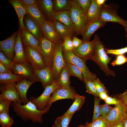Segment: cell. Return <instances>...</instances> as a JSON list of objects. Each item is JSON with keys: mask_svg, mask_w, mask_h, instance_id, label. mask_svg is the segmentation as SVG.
<instances>
[{"mask_svg": "<svg viewBox=\"0 0 127 127\" xmlns=\"http://www.w3.org/2000/svg\"><path fill=\"white\" fill-rule=\"evenodd\" d=\"M11 105L16 115L24 120H30L33 122L40 123L43 122V115L48 111L52 106H48L44 109L40 110L30 100L23 105L16 102H12Z\"/></svg>", "mask_w": 127, "mask_h": 127, "instance_id": "6da1fadb", "label": "cell"}, {"mask_svg": "<svg viewBox=\"0 0 127 127\" xmlns=\"http://www.w3.org/2000/svg\"><path fill=\"white\" fill-rule=\"evenodd\" d=\"M94 38L95 41V54L91 60L99 66L106 76L110 75L115 77V72L110 69L108 66V64L110 63L111 58L107 55L104 46L100 41L99 37L95 34Z\"/></svg>", "mask_w": 127, "mask_h": 127, "instance_id": "7a4b0ae2", "label": "cell"}, {"mask_svg": "<svg viewBox=\"0 0 127 127\" xmlns=\"http://www.w3.org/2000/svg\"><path fill=\"white\" fill-rule=\"evenodd\" d=\"M70 11L71 18L74 28L75 35H82L89 23L86 14L81 10L74 0H72Z\"/></svg>", "mask_w": 127, "mask_h": 127, "instance_id": "3957f363", "label": "cell"}, {"mask_svg": "<svg viewBox=\"0 0 127 127\" xmlns=\"http://www.w3.org/2000/svg\"><path fill=\"white\" fill-rule=\"evenodd\" d=\"M63 54L65 61L69 62L78 67L81 71L83 81L90 80L93 81L97 79L96 75L91 72L86 64V61L75 55L72 51L63 50Z\"/></svg>", "mask_w": 127, "mask_h": 127, "instance_id": "277c9868", "label": "cell"}, {"mask_svg": "<svg viewBox=\"0 0 127 127\" xmlns=\"http://www.w3.org/2000/svg\"><path fill=\"white\" fill-rule=\"evenodd\" d=\"M63 40H62L56 44L52 66L51 69L53 78L56 81L61 71L65 66V61L63 54Z\"/></svg>", "mask_w": 127, "mask_h": 127, "instance_id": "5b68a950", "label": "cell"}, {"mask_svg": "<svg viewBox=\"0 0 127 127\" xmlns=\"http://www.w3.org/2000/svg\"><path fill=\"white\" fill-rule=\"evenodd\" d=\"M61 88L56 81L46 87L42 94L37 97H32L30 100L40 110L44 109L47 107V104L49 100L51 95L57 89Z\"/></svg>", "mask_w": 127, "mask_h": 127, "instance_id": "8992f818", "label": "cell"}, {"mask_svg": "<svg viewBox=\"0 0 127 127\" xmlns=\"http://www.w3.org/2000/svg\"><path fill=\"white\" fill-rule=\"evenodd\" d=\"M56 44L43 37L40 40L39 52L42 56L46 65L51 69Z\"/></svg>", "mask_w": 127, "mask_h": 127, "instance_id": "52a82bcc", "label": "cell"}, {"mask_svg": "<svg viewBox=\"0 0 127 127\" xmlns=\"http://www.w3.org/2000/svg\"><path fill=\"white\" fill-rule=\"evenodd\" d=\"M99 17L106 22L117 23L122 25L124 28L127 27V21L120 17L115 9L110 5L104 3L101 6Z\"/></svg>", "mask_w": 127, "mask_h": 127, "instance_id": "ba28073f", "label": "cell"}, {"mask_svg": "<svg viewBox=\"0 0 127 127\" xmlns=\"http://www.w3.org/2000/svg\"><path fill=\"white\" fill-rule=\"evenodd\" d=\"M23 47L28 61L34 70L41 69L47 66L42 56L38 51L30 47Z\"/></svg>", "mask_w": 127, "mask_h": 127, "instance_id": "9c48e42d", "label": "cell"}, {"mask_svg": "<svg viewBox=\"0 0 127 127\" xmlns=\"http://www.w3.org/2000/svg\"><path fill=\"white\" fill-rule=\"evenodd\" d=\"M95 51V41L94 39L91 41H83L80 45L74 49L72 52L76 55L86 61L91 60Z\"/></svg>", "mask_w": 127, "mask_h": 127, "instance_id": "30bf717a", "label": "cell"}, {"mask_svg": "<svg viewBox=\"0 0 127 127\" xmlns=\"http://www.w3.org/2000/svg\"><path fill=\"white\" fill-rule=\"evenodd\" d=\"M13 72L16 75L21 76L30 81H39L34 73V69L28 63H17L14 62Z\"/></svg>", "mask_w": 127, "mask_h": 127, "instance_id": "8fae6325", "label": "cell"}, {"mask_svg": "<svg viewBox=\"0 0 127 127\" xmlns=\"http://www.w3.org/2000/svg\"><path fill=\"white\" fill-rule=\"evenodd\" d=\"M127 107L121 101L115 106L106 119L113 125L122 122L127 117Z\"/></svg>", "mask_w": 127, "mask_h": 127, "instance_id": "7c38bea8", "label": "cell"}, {"mask_svg": "<svg viewBox=\"0 0 127 127\" xmlns=\"http://www.w3.org/2000/svg\"><path fill=\"white\" fill-rule=\"evenodd\" d=\"M16 83L1 84L0 87V100H7L21 104L22 102L16 88Z\"/></svg>", "mask_w": 127, "mask_h": 127, "instance_id": "4fadbf2b", "label": "cell"}, {"mask_svg": "<svg viewBox=\"0 0 127 127\" xmlns=\"http://www.w3.org/2000/svg\"><path fill=\"white\" fill-rule=\"evenodd\" d=\"M23 23L26 30L37 39L40 40L44 37L41 25L28 13L26 14L24 17Z\"/></svg>", "mask_w": 127, "mask_h": 127, "instance_id": "5bb4252c", "label": "cell"}, {"mask_svg": "<svg viewBox=\"0 0 127 127\" xmlns=\"http://www.w3.org/2000/svg\"><path fill=\"white\" fill-rule=\"evenodd\" d=\"M18 33V32L16 31L11 36L0 41V51L12 61L15 56V47Z\"/></svg>", "mask_w": 127, "mask_h": 127, "instance_id": "9a60e30c", "label": "cell"}, {"mask_svg": "<svg viewBox=\"0 0 127 127\" xmlns=\"http://www.w3.org/2000/svg\"><path fill=\"white\" fill-rule=\"evenodd\" d=\"M77 94L73 87L69 89L61 88L57 89L52 93L47 104V107L52 105L53 102L58 100L65 99H74Z\"/></svg>", "mask_w": 127, "mask_h": 127, "instance_id": "2e32d148", "label": "cell"}, {"mask_svg": "<svg viewBox=\"0 0 127 127\" xmlns=\"http://www.w3.org/2000/svg\"><path fill=\"white\" fill-rule=\"evenodd\" d=\"M41 26L44 37L55 44L63 40L56 32L52 21L46 20Z\"/></svg>", "mask_w": 127, "mask_h": 127, "instance_id": "e0dca14e", "label": "cell"}, {"mask_svg": "<svg viewBox=\"0 0 127 127\" xmlns=\"http://www.w3.org/2000/svg\"><path fill=\"white\" fill-rule=\"evenodd\" d=\"M34 73L39 82L45 88L55 81L53 76L50 68L48 66L40 69L34 70Z\"/></svg>", "mask_w": 127, "mask_h": 127, "instance_id": "ac0fdd59", "label": "cell"}, {"mask_svg": "<svg viewBox=\"0 0 127 127\" xmlns=\"http://www.w3.org/2000/svg\"><path fill=\"white\" fill-rule=\"evenodd\" d=\"M49 18L52 22L58 21L66 25L75 35L74 28L71 18L70 11H56Z\"/></svg>", "mask_w": 127, "mask_h": 127, "instance_id": "d6986e66", "label": "cell"}, {"mask_svg": "<svg viewBox=\"0 0 127 127\" xmlns=\"http://www.w3.org/2000/svg\"><path fill=\"white\" fill-rule=\"evenodd\" d=\"M15 56L13 62L15 63H24L28 62L24 50L21 39L20 30L18 31L15 47Z\"/></svg>", "mask_w": 127, "mask_h": 127, "instance_id": "ffe728a7", "label": "cell"}, {"mask_svg": "<svg viewBox=\"0 0 127 127\" xmlns=\"http://www.w3.org/2000/svg\"><path fill=\"white\" fill-rule=\"evenodd\" d=\"M106 23L99 17L89 23L82 35V40L89 41L93 34L99 28L103 27Z\"/></svg>", "mask_w": 127, "mask_h": 127, "instance_id": "44dd1931", "label": "cell"}, {"mask_svg": "<svg viewBox=\"0 0 127 127\" xmlns=\"http://www.w3.org/2000/svg\"><path fill=\"white\" fill-rule=\"evenodd\" d=\"M21 39L24 46L32 47L38 51L40 40L37 39L33 35L26 30L20 29Z\"/></svg>", "mask_w": 127, "mask_h": 127, "instance_id": "7402d4cb", "label": "cell"}, {"mask_svg": "<svg viewBox=\"0 0 127 127\" xmlns=\"http://www.w3.org/2000/svg\"><path fill=\"white\" fill-rule=\"evenodd\" d=\"M35 82L24 79L21 81L16 83V88L19 94L20 99L23 104H26L30 101L27 96V92L30 86Z\"/></svg>", "mask_w": 127, "mask_h": 127, "instance_id": "603a6c76", "label": "cell"}, {"mask_svg": "<svg viewBox=\"0 0 127 127\" xmlns=\"http://www.w3.org/2000/svg\"><path fill=\"white\" fill-rule=\"evenodd\" d=\"M8 1L13 7L17 15L20 29L26 30L23 23L24 17L28 14L26 10L20 0H10Z\"/></svg>", "mask_w": 127, "mask_h": 127, "instance_id": "cb8c5ba5", "label": "cell"}, {"mask_svg": "<svg viewBox=\"0 0 127 127\" xmlns=\"http://www.w3.org/2000/svg\"><path fill=\"white\" fill-rule=\"evenodd\" d=\"M22 4L28 13L38 21L41 25L46 20L37 4L32 5Z\"/></svg>", "mask_w": 127, "mask_h": 127, "instance_id": "d4e9b609", "label": "cell"}, {"mask_svg": "<svg viewBox=\"0 0 127 127\" xmlns=\"http://www.w3.org/2000/svg\"><path fill=\"white\" fill-rule=\"evenodd\" d=\"M53 0H38L37 5L42 12L49 18L56 11L54 10Z\"/></svg>", "mask_w": 127, "mask_h": 127, "instance_id": "484cf974", "label": "cell"}, {"mask_svg": "<svg viewBox=\"0 0 127 127\" xmlns=\"http://www.w3.org/2000/svg\"><path fill=\"white\" fill-rule=\"evenodd\" d=\"M56 30L61 39L63 40L65 37H69L73 38L75 35L69 28L61 22L56 20L52 21Z\"/></svg>", "mask_w": 127, "mask_h": 127, "instance_id": "4316f807", "label": "cell"}, {"mask_svg": "<svg viewBox=\"0 0 127 127\" xmlns=\"http://www.w3.org/2000/svg\"><path fill=\"white\" fill-rule=\"evenodd\" d=\"M70 76L67 69L65 66L61 71L56 81L61 88L67 89L72 88V87L70 85Z\"/></svg>", "mask_w": 127, "mask_h": 127, "instance_id": "83f0119b", "label": "cell"}, {"mask_svg": "<svg viewBox=\"0 0 127 127\" xmlns=\"http://www.w3.org/2000/svg\"><path fill=\"white\" fill-rule=\"evenodd\" d=\"M101 6L97 4L96 0H91V5L86 14L89 23L99 17Z\"/></svg>", "mask_w": 127, "mask_h": 127, "instance_id": "f1b7e54d", "label": "cell"}, {"mask_svg": "<svg viewBox=\"0 0 127 127\" xmlns=\"http://www.w3.org/2000/svg\"><path fill=\"white\" fill-rule=\"evenodd\" d=\"M24 79L22 76L13 73L0 74V83L1 84L17 83Z\"/></svg>", "mask_w": 127, "mask_h": 127, "instance_id": "f546056e", "label": "cell"}, {"mask_svg": "<svg viewBox=\"0 0 127 127\" xmlns=\"http://www.w3.org/2000/svg\"><path fill=\"white\" fill-rule=\"evenodd\" d=\"M85 100V98L84 96L80 95L77 94L71 106L63 115L74 114L75 112L81 108L84 103Z\"/></svg>", "mask_w": 127, "mask_h": 127, "instance_id": "4dcf8cb0", "label": "cell"}, {"mask_svg": "<svg viewBox=\"0 0 127 127\" xmlns=\"http://www.w3.org/2000/svg\"><path fill=\"white\" fill-rule=\"evenodd\" d=\"M56 11H70L71 6L72 0H53Z\"/></svg>", "mask_w": 127, "mask_h": 127, "instance_id": "1f68e13d", "label": "cell"}, {"mask_svg": "<svg viewBox=\"0 0 127 127\" xmlns=\"http://www.w3.org/2000/svg\"><path fill=\"white\" fill-rule=\"evenodd\" d=\"M85 126L86 127H112L114 125L101 115L93 122L90 123L87 122Z\"/></svg>", "mask_w": 127, "mask_h": 127, "instance_id": "d6a6232c", "label": "cell"}, {"mask_svg": "<svg viewBox=\"0 0 127 127\" xmlns=\"http://www.w3.org/2000/svg\"><path fill=\"white\" fill-rule=\"evenodd\" d=\"M65 66L67 68L71 76H75L80 80L83 81V77L81 71L78 67L67 61H65Z\"/></svg>", "mask_w": 127, "mask_h": 127, "instance_id": "836d02e7", "label": "cell"}, {"mask_svg": "<svg viewBox=\"0 0 127 127\" xmlns=\"http://www.w3.org/2000/svg\"><path fill=\"white\" fill-rule=\"evenodd\" d=\"M13 123V120L10 116L9 111L0 112V124L2 127H9Z\"/></svg>", "mask_w": 127, "mask_h": 127, "instance_id": "e575fe53", "label": "cell"}, {"mask_svg": "<svg viewBox=\"0 0 127 127\" xmlns=\"http://www.w3.org/2000/svg\"><path fill=\"white\" fill-rule=\"evenodd\" d=\"M100 100L99 97H94V109L92 122L95 121L101 115L100 104Z\"/></svg>", "mask_w": 127, "mask_h": 127, "instance_id": "d590c367", "label": "cell"}, {"mask_svg": "<svg viewBox=\"0 0 127 127\" xmlns=\"http://www.w3.org/2000/svg\"><path fill=\"white\" fill-rule=\"evenodd\" d=\"M86 88V92L94 97H98V93L93 81L90 80L83 81Z\"/></svg>", "mask_w": 127, "mask_h": 127, "instance_id": "8d00e7d4", "label": "cell"}, {"mask_svg": "<svg viewBox=\"0 0 127 127\" xmlns=\"http://www.w3.org/2000/svg\"><path fill=\"white\" fill-rule=\"evenodd\" d=\"M0 62L8 69L13 72L14 62L7 57L1 51L0 52Z\"/></svg>", "mask_w": 127, "mask_h": 127, "instance_id": "74e56055", "label": "cell"}, {"mask_svg": "<svg viewBox=\"0 0 127 127\" xmlns=\"http://www.w3.org/2000/svg\"><path fill=\"white\" fill-rule=\"evenodd\" d=\"M79 5L81 10L87 14L91 3V0H74Z\"/></svg>", "mask_w": 127, "mask_h": 127, "instance_id": "f35d334b", "label": "cell"}, {"mask_svg": "<svg viewBox=\"0 0 127 127\" xmlns=\"http://www.w3.org/2000/svg\"><path fill=\"white\" fill-rule=\"evenodd\" d=\"M63 50L65 51H72L74 48L72 38L69 37H65L63 44Z\"/></svg>", "mask_w": 127, "mask_h": 127, "instance_id": "ab89813d", "label": "cell"}, {"mask_svg": "<svg viewBox=\"0 0 127 127\" xmlns=\"http://www.w3.org/2000/svg\"><path fill=\"white\" fill-rule=\"evenodd\" d=\"M93 82L98 94L104 92L108 93L104 84L101 82L98 78H97Z\"/></svg>", "mask_w": 127, "mask_h": 127, "instance_id": "60d3db41", "label": "cell"}, {"mask_svg": "<svg viewBox=\"0 0 127 127\" xmlns=\"http://www.w3.org/2000/svg\"><path fill=\"white\" fill-rule=\"evenodd\" d=\"M100 107L101 115L106 119L113 107L105 103L103 105H100Z\"/></svg>", "mask_w": 127, "mask_h": 127, "instance_id": "b9f144b4", "label": "cell"}, {"mask_svg": "<svg viewBox=\"0 0 127 127\" xmlns=\"http://www.w3.org/2000/svg\"><path fill=\"white\" fill-rule=\"evenodd\" d=\"M127 62V58L124 55H120L117 56L116 59L111 63L113 66L123 64Z\"/></svg>", "mask_w": 127, "mask_h": 127, "instance_id": "7bdbcfd3", "label": "cell"}, {"mask_svg": "<svg viewBox=\"0 0 127 127\" xmlns=\"http://www.w3.org/2000/svg\"><path fill=\"white\" fill-rule=\"evenodd\" d=\"M107 54H111L118 55H124L127 52V47L116 49H106Z\"/></svg>", "mask_w": 127, "mask_h": 127, "instance_id": "ee69618b", "label": "cell"}, {"mask_svg": "<svg viewBox=\"0 0 127 127\" xmlns=\"http://www.w3.org/2000/svg\"><path fill=\"white\" fill-rule=\"evenodd\" d=\"M73 114H71L66 115H63L60 116L61 119V127H68Z\"/></svg>", "mask_w": 127, "mask_h": 127, "instance_id": "f6af8a7d", "label": "cell"}, {"mask_svg": "<svg viewBox=\"0 0 127 127\" xmlns=\"http://www.w3.org/2000/svg\"><path fill=\"white\" fill-rule=\"evenodd\" d=\"M12 102L7 100H0V112L9 111V107Z\"/></svg>", "mask_w": 127, "mask_h": 127, "instance_id": "bcb514c9", "label": "cell"}, {"mask_svg": "<svg viewBox=\"0 0 127 127\" xmlns=\"http://www.w3.org/2000/svg\"><path fill=\"white\" fill-rule=\"evenodd\" d=\"M114 97L127 107V91H126L122 93L116 95Z\"/></svg>", "mask_w": 127, "mask_h": 127, "instance_id": "7dc6e473", "label": "cell"}, {"mask_svg": "<svg viewBox=\"0 0 127 127\" xmlns=\"http://www.w3.org/2000/svg\"><path fill=\"white\" fill-rule=\"evenodd\" d=\"M104 101L106 104L108 105H114L115 106L118 105L121 102L115 97H112L109 96Z\"/></svg>", "mask_w": 127, "mask_h": 127, "instance_id": "c3c4849f", "label": "cell"}, {"mask_svg": "<svg viewBox=\"0 0 127 127\" xmlns=\"http://www.w3.org/2000/svg\"><path fill=\"white\" fill-rule=\"evenodd\" d=\"M72 42L74 49H75L80 45L83 42V40L74 36L72 38Z\"/></svg>", "mask_w": 127, "mask_h": 127, "instance_id": "681fc988", "label": "cell"}, {"mask_svg": "<svg viewBox=\"0 0 127 127\" xmlns=\"http://www.w3.org/2000/svg\"><path fill=\"white\" fill-rule=\"evenodd\" d=\"M23 4L27 5H32L37 4L38 0H20Z\"/></svg>", "mask_w": 127, "mask_h": 127, "instance_id": "f907efd6", "label": "cell"}, {"mask_svg": "<svg viewBox=\"0 0 127 127\" xmlns=\"http://www.w3.org/2000/svg\"><path fill=\"white\" fill-rule=\"evenodd\" d=\"M4 73H13L3 64L0 62V74Z\"/></svg>", "mask_w": 127, "mask_h": 127, "instance_id": "816d5d0a", "label": "cell"}, {"mask_svg": "<svg viewBox=\"0 0 127 127\" xmlns=\"http://www.w3.org/2000/svg\"><path fill=\"white\" fill-rule=\"evenodd\" d=\"M98 97L101 100H105L109 96L108 93L102 92L98 94Z\"/></svg>", "mask_w": 127, "mask_h": 127, "instance_id": "f5cc1de1", "label": "cell"}, {"mask_svg": "<svg viewBox=\"0 0 127 127\" xmlns=\"http://www.w3.org/2000/svg\"><path fill=\"white\" fill-rule=\"evenodd\" d=\"M55 127H61V119L60 117H58L56 119L55 123Z\"/></svg>", "mask_w": 127, "mask_h": 127, "instance_id": "db71d44e", "label": "cell"}, {"mask_svg": "<svg viewBox=\"0 0 127 127\" xmlns=\"http://www.w3.org/2000/svg\"><path fill=\"white\" fill-rule=\"evenodd\" d=\"M97 4L100 6H102L105 3L106 0H96Z\"/></svg>", "mask_w": 127, "mask_h": 127, "instance_id": "11a10c76", "label": "cell"}, {"mask_svg": "<svg viewBox=\"0 0 127 127\" xmlns=\"http://www.w3.org/2000/svg\"><path fill=\"white\" fill-rule=\"evenodd\" d=\"M123 121L120 123L114 125L112 127H123Z\"/></svg>", "mask_w": 127, "mask_h": 127, "instance_id": "9f6ffc18", "label": "cell"}, {"mask_svg": "<svg viewBox=\"0 0 127 127\" xmlns=\"http://www.w3.org/2000/svg\"><path fill=\"white\" fill-rule=\"evenodd\" d=\"M123 127H127V117L123 121Z\"/></svg>", "mask_w": 127, "mask_h": 127, "instance_id": "6f0895ef", "label": "cell"}, {"mask_svg": "<svg viewBox=\"0 0 127 127\" xmlns=\"http://www.w3.org/2000/svg\"><path fill=\"white\" fill-rule=\"evenodd\" d=\"M126 32V37L127 39V27L124 28Z\"/></svg>", "mask_w": 127, "mask_h": 127, "instance_id": "680465c9", "label": "cell"}, {"mask_svg": "<svg viewBox=\"0 0 127 127\" xmlns=\"http://www.w3.org/2000/svg\"><path fill=\"white\" fill-rule=\"evenodd\" d=\"M77 127H86L85 125L84 126L82 124H81L79 126H78Z\"/></svg>", "mask_w": 127, "mask_h": 127, "instance_id": "91938a15", "label": "cell"}, {"mask_svg": "<svg viewBox=\"0 0 127 127\" xmlns=\"http://www.w3.org/2000/svg\"><path fill=\"white\" fill-rule=\"evenodd\" d=\"M52 127H55V124H54Z\"/></svg>", "mask_w": 127, "mask_h": 127, "instance_id": "94428289", "label": "cell"}, {"mask_svg": "<svg viewBox=\"0 0 127 127\" xmlns=\"http://www.w3.org/2000/svg\"><path fill=\"white\" fill-rule=\"evenodd\" d=\"M126 91H127V90H126Z\"/></svg>", "mask_w": 127, "mask_h": 127, "instance_id": "6125c7cd", "label": "cell"}, {"mask_svg": "<svg viewBox=\"0 0 127 127\" xmlns=\"http://www.w3.org/2000/svg\"></svg>", "mask_w": 127, "mask_h": 127, "instance_id": "be15d7a7", "label": "cell"}]
</instances>
